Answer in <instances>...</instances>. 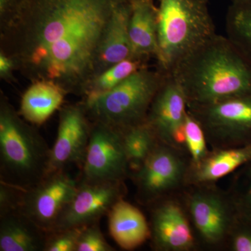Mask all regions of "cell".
<instances>
[{
    "label": "cell",
    "instance_id": "cell-17",
    "mask_svg": "<svg viewBox=\"0 0 251 251\" xmlns=\"http://www.w3.org/2000/svg\"><path fill=\"white\" fill-rule=\"evenodd\" d=\"M132 0L120 5L114 13L99 49L95 76L115 64L130 59L129 21Z\"/></svg>",
    "mask_w": 251,
    "mask_h": 251
},
{
    "label": "cell",
    "instance_id": "cell-28",
    "mask_svg": "<svg viewBox=\"0 0 251 251\" xmlns=\"http://www.w3.org/2000/svg\"><path fill=\"white\" fill-rule=\"evenodd\" d=\"M22 191L0 181V216L18 209Z\"/></svg>",
    "mask_w": 251,
    "mask_h": 251
},
{
    "label": "cell",
    "instance_id": "cell-33",
    "mask_svg": "<svg viewBox=\"0 0 251 251\" xmlns=\"http://www.w3.org/2000/svg\"><path fill=\"white\" fill-rule=\"evenodd\" d=\"M231 2H235V1H244V0H229Z\"/></svg>",
    "mask_w": 251,
    "mask_h": 251
},
{
    "label": "cell",
    "instance_id": "cell-12",
    "mask_svg": "<svg viewBox=\"0 0 251 251\" xmlns=\"http://www.w3.org/2000/svg\"><path fill=\"white\" fill-rule=\"evenodd\" d=\"M151 245L156 251H195L200 249L181 195L149 206Z\"/></svg>",
    "mask_w": 251,
    "mask_h": 251
},
{
    "label": "cell",
    "instance_id": "cell-9",
    "mask_svg": "<svg viewBox=\"0 0 251 251\" xmlns=\"http://www.w3.org/2000/svg\"><path fill=\"white\" fill-rule=\"evenodd\" d=\"M130 176L122 131L92 122L90 143L79 180L87 182L125 181Z\"/></svg>",
    "mask_w": 251,
    "mask_h": 251
},
{
    "label": "cell",
    "instance_id": "cell-31",
    "mask_svg": "<svg viewBox=\"0 0 251 251\" xmlns=\"http://www.w3.org/2000/svg\"><path fill=\"white\" fill-rule=\"evenodd\" d=\"M23 0H0V25L8 22L16 14Z\"/></svg>",
    "mask_w": 251,
    "mask_h": 251
},
{
    "label": "cell",
    "instance_id": "cell-29",
    "mask_svg": "<svg viewBox=\"0 0 251 251\" xmlns=\"http://www.w3.org/2000/svg\"><path fill=\"white\" fill-rule=\"evenodd\" d=\"M232 193L239 217L251 224V192L233 191Z\"/></svg>",
    "mask_w": 251,
    "mask_h": 251
},
{
    "label": "cell",
    "instance_id": "cell-15",
    "mask_svg": "<svg viewBox=\"0 0 251 251\" xmlns=\"http://www.w3.org/2000/svg\"><path fill=\"white\" fill-rule=\"evenodd\" d=\"M251 161V146L211 149L197 162L190 161L186 187L214 184Z\"/></svg>",
    "mask_w": 251,
    "mask_h": 251
},
{
    "label": "cell",
    "instance_id": "cell-8",
    "mask_svg": "<svg viewBox=\"0 0 251 251\" xmlns=\"http://www.w3.org/2000/svg\"><path fill=\"white\" fill-rule=\"evenodd\" d=\"M189 163L186 151L159 142L139 169L130 174L138 202L149 207L164 198L181 194L186 188Z\"/></svg>",
    "mask_w": 251,
    "mask_h": 251
},
{
    "label": "cell",
    "instance_id": "cell-2",
    "mask_svg": "<svg viewBox=\"0 0 251 251\" xmlns=\"http://www.w3.org/2000/svg\"><path fill=\"white\" fill-rule=\"evenodd\" d=\"M188 105H202L251 93V62L227 36L216 34L170 72Z\"/></svg>",
    "mask_w": 251,
    "mask_h": 251
},
{
    "label": "cell",
    "instance_id": "cell-10",
    "mask_svg": "<svg viewBox=\"0 0 251 251\" xmlns=\"http://www.w3.org/2000/svg\"><path fill=\"white\" fill-rule=\"evenodd\" d=\"M78 184L67 171L47 173L37 184L22 191L18 209L48 233L72 201Z\"/></svg>",
    "mask_w": 251,
    "mask_h": 251
},
{
    "label": "cell",
    "instance_id": "cell-27",
    "mask_svg": "<svg viewBox=\"0 0 251 251\" xmlns=\"http://www.w3.org/2000/svg\"><path fill=\"white\" fill-rule=\"evenodd\" d=\"M226 249L230 251H251V224L239 216Z\"/></svg>",
    "mask_w": 251,
    "mask_h": 251
},
{
    "label": "cell",
    "instance_id": "cell-11",
    "mask_svg": "<svg viewBox=\"0 0 251 251\" xmlns=\"http://www.w3.org/2000/svg\"><path fill=\"white\" fill-rule=\"evenodd\" d=\"M57 137L50 148L48 173L82 168L90 143L92 122L82 101L63 105L59 110Z\"/></svg>",
    "mask_w": 251,
    "mask_h": 251
},
{
    "label": "cell",
    "instance_id": "cell-7",
    "mask_svg": "<svg viewBox=\"0 0 251 251\" xmlns=\"http://www.w3.org/2000/svg\"><path fill=\"white\" fill-rule=\"evenodd\" d=\"M211 149L251 146V93L214 103L188 105Z\"/></svg>",
    "mask_w": 251,
    "mask_h": 251
},
{
    "label": "cell",
    "instance_id": "cell-32",
    "mask_svg": "<svg viewBox=\"0 0 251 251\" xmlns=\"http://www.w3.org/2000/svg\"><path fill=\"white\" fill-rule=\"evenodd\" d=\"M243 171V176L245 184V188L243 191L251 192V161L244 166Z\"/></svg>",
    "mask_w": 251,
    "mask_h": 251
},
{
    "label": "cell",
    "instance_id": "cell-20",
    "mask_svg": "<svg viewBox=\"0 0 251 251\" xmlns=\"http://www.w3.org/2000/svg\"><path fill=\"white\" fill-rule=\"evenodd\" d=\"M67 95L62 87L52 81L32 82L23 94L18 112L29 123L40 126L61 108Z\"/></svg>",
    "mask_w": 251,
    "mask_h": 251
},
{
    "label": "cell",
    "instance_id": "cell-1",
    "mask_svg": "<svg viewBox=\"0 0 251 251\" xmlns=\"http://www.w3.org/2000/svg\"><path fill=\"white\" fill-rule=\"evenodd\" d=\"M128 0H23L0 25V51L31 82L49 80L83 97L114 13Z\"/></svg>",
    "mask_w": 251,
    "mask_h": 251
},
{
    "label": "cell",
    "instance_id": "cell-23",
    "mask_svg": "<svg viewBox=\"0 0 251 251\" xmlns=\"http://www.w3.org/2000/svg\"><path fill=\"white\" fill-rule=\"evenodd\" d=\"M146 67L148 62L132 59L115 64L91 81L82 99H94L110 92L130 75Z\"/></svg>",
    "mask_w": 251,
    "mask_h": 251
},
{
    "label": "cell",
    "instance_id": "cell-5",
    "mask_svg": "<svg viewBox=\"0 0 251 251\" xmlns=\"http://www.w3.org/2000/svg\"><path fill=\"white\" fill-rule=\"evenodd\" d=\"M166 74L158 67H144L110 92L81 101L91 121L125 131L145 123Z\"/></svg>",
    "mask_w": 251,
    "mask_h": 251
},
{
    "label": "cell",
    "instance_id": "cell-16",
    "mask_svg": "<svg viewBox=\"0 0 251 251\" xmlns=\"http://www.w3.org/2000/svg\"><path fill=\"white\" fill-rule=\"evenodd\" d=\"M130 59L148 62L158 60V6L153 0H132L129 21Z\"/></svg>",
    "mask_w": 251,
    "mask_h": 251
},
{
    "label": "cell",
    "instance_id": "cell-21",
    "mask_svg": "<svg viewBox=\"0 0 251 251\" xmlns=\"http://www.w3.org/2000/svg\"><path fill=\"white\" fill-rule=\"evenodd\" d=\"M226 36L251 62V0L231 2L226 17Z\"/></svg>",
    "mask_w": 251,
    "mask_h": 251
},
{
    "label": "cell",
    "instance_id": "cell-26",
    "mask_svg": "<svg viewBox=\"0 0 251 251\" xmlns=\"http://www.w3.org/2000/svg\"><path fill=\"white\" fill-rule=\"evenodd\" d=\"M102 233L99 223L85 226L82 229L76 251H115Z\"/></svg>",
    "mask_w": 251,
    "mask_h": 251
},
{
    "label": "cell",
    "instance_id": "cell-22",
    "mask_svg": "<svg viewBox=\"0 0 251 251\" xmlns=\"http://www.w3.org/2000/svg\"><path fill=\"white\" fill-rule=\"evenodd\" d=\"M122 133L131 174L139 169L159 141L145 122L122 131Z\"/></svg>",
    "mask_w": 251,
    "mask_h": 251
},
{
    "label": "cell",
    "instance_id": "cell-19",
    "mask_svg": "<svg viewBox=\"0 0 251 251\" xmlns=\"http://www.w3.org/2000/svg\"><path fill=\"white\" fill-rule=\"evenodd\" d=\"M47 232L19 209L0 216V251H44Z\"/></svg>",
    "mask_w": 251,
    "mask_h": 251
},
{
    "label": "cell",
    "instance_id": "cell-24",
    "mask_svg": "<svg viewBox=\"0 0 251 251\" xmlns=\"http://www.w3.org/2000/svg\"><path fill=\"white\" fill-rule=\"evenodd\" d=\"M185 147L190 161L194 163L209 152V145L205 133L199 122L188 111L184 125Z\"/></svg>",
    "mask_w": 251,
    "mask_h": 251
},
{
    "label": "cell",
    "instance_id": "cell-4",
    "mask_svg": "<svg viewBox=\"0 0 251 251\" xmlns=\"http://www.w3.org/2000/svg\"><path fill=\"white\" fill-rule=\"evenodd\" d=\"M157 67L170 73L179 61L216 34L209 0H158Z\"/></svg>",
    "mask_w": 251,
    "mask_h": 251
},
{
    "label": "cell",
    "instance_id": "cell-14",
    "mask_svg": "<svg viewBox=\"0 0 251 251\" xmlns=\"http://www.w3.org/2000/svg\"><path fill=\"white\" fill-rule=\"evenodd\" d=\"M187 114V100L184 92L173 75L167 73L149 110L145 123L160 143L187 153L184 140Z\"/></svg>",
    "mask_w": 251,
    "mask_h": 251
},
{
    "label": "cell",
    "instance_id": "cell-18",
    "mask_svg": "<svg viewBox=\"0 0 251 251\" xmlns=\"http://www.w3.org/2000/svg\"><path fill=\"white\" fill-rule=\"evenodd\" d=\"M107 216L110 236L122 249L134 250L151 238L150 223L146 217L125 198L113 206Z\"/></svg>",
    "mask_w": 251,
    "mask_h": 251
},
{
    "label": "cell",
    "instance_id": "cell-3",
    "mask_svg": "<svg viewBox=\"0 0 251 251\" xmlns=\"http://www.w3.org/2000/svg\"><path fill=\"white\" fill-rule=\"evenodd\" d=\"M50 148L9 99L0 96V181L27 190L48 173Z\"/></svg>",
    "mask_w": 251,
    "mask_h": 251
},
{
    "label": "cell",
    "instance_id": "cell-25",
    "mask_svg": "<svg viewBox=\"0 0 251 251\" xmlns=\"http://www.w3.org/2000/svg\"><path fill=\"white\" fill-rule=\"evenodd\" d=\"M84 227L48 232L44 251H76L79 237Z\"/></svg>",
    "mask_w": 251,
    "mask_h": 251
},
{
    "label": "cell",
    "instance_id": "cell-30",
    "mask_svg": "<svg viewBox=\"0 0 251 251\" xmlns=\"http://www.w3.org/2000/svg\"><path fill=\"white\" fill-rule=\"evenodd\" d=\"M15 71H16V67L14 60L0 51V77L1 80L8 82L14 81Z\"/></svg>",
    "mask_w": 251,
    "mask_h": 251
},
{
    "label": "cell",
    "instance_id": "cell-6",
    "mask_svg": "<svg viewBox=\"0 0 251 251\" xmlns=\"http://www.w3.org/2000/svg\"><path fill=\"white\" fill-rule=\"evenodd\" d=\"M180 195L200 247L226 249L239 219L232 191L214 184L187 186Z\"/></svg>",
    "mask_w": 251,
    "mask_h": 251
},
{
    "label": "cell",
    "instance_id": "cell-13",
    "mask_svg": "<svg viewBox=\"0 0 251 251\" xmlns=\"http://www.w3.org/2000/svg\"><path fill=\"white\" fill-rule=\"evenodd\" d=\"M78 181L75 196L63 211L52 231L84 227L99 223L127 193L125 181Z\"/></svg>",
    "mask_w": 251,
    "mask_h": 251
}]
</instances>
